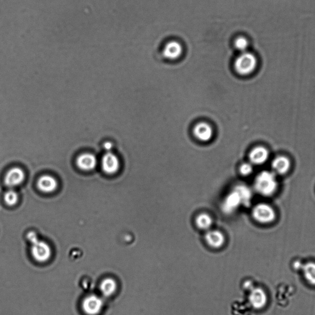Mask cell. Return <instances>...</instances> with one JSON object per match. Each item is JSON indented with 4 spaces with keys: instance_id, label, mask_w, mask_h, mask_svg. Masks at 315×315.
<instances>
[{
    "instance_id": "cell-1",
    "label": "cell",
    "mask_w": 315,
    "mask_h": 315,
    "mask_svg": "<svg viewBox=\"0 0 315 315\" xmlns=\"http://www.w3.org/2000/svg\"><path fill=\"white\" fill-rule=\"evenodd\" d=\"M278 183L276 174L273 171L259 172L255 179L254 189L257 193L264 197H271L277 191Z\"/></svg>"
},
{
    "instance_id": "cell-2",
    "label": "cell",
    "mask_w": 315,
    "mask_h": 315,
    "mask_svg": "<svg viewBox=\"0 0 315 315\" xmlns=\"http://www.w3.org/2000/svg\"><path fill=\"white\" fill-rule=\"evenodd\" d=\"M27 239L32 244V256L37 262L44 263L51 258L52 251L51 247L47 242L39 239L34 232L27 234Z\"/></svg>"
},
{
    "instance_id": "cell-3",
    "label": "cell",
    "mask_w": 315,
    "mask_h": 315,
    "mask_svg": "<svg viewBox=\"0 0 315 315\" xmlns=\"http://www.w3.org/2000/svg\"><path fill=\"white\" fill-rule=\"evenodd\" d=\"M257 66L256 56L251 52H242L237 57L235 62V69L237 74L241 76H249L254 72Z\"/></svg>"
},
{
    "instance_id": "cell-4",
    "label": "cell",
    "mask_w": 315,
    "mask_h": 315,
    "mask_svg": "<svg viewBox=\"0 0 315 315\" xmlns=\"http://www.w3.org/2000/svg\"><path fill=\"white\" fill-rule=\"evenodd\" d=\"M252 216L259 223L267 224L275 221L276 214L273 207L269 204L260 203L256 205L252 210Z\"/></svg>"
},
{
    "instance_id": "cell-5",
    "label": "cell",
    "mask_w": 315,
    "mask_h": 315,
    "mask_svg": "<svg viewBox=\"0 0 315 315\" xmlns=\"http://www.w3.org/2000/svg\"><path fill=\"white\" fill-rule=\"evenodd\" d=\"M104 301L97 295L92 294L85 297L82 302V309L87 315H97L101 313Z\"/></svg>"
},
{
    "instance_id": "cell-6",
    "label": "cell",
    "mask_w": 315,
    "mask_h": 315,
    "mask_svg": "<svg viewBox=\"0 0 315 315\" xmlns=\"http://www.w3.org/2000/svg\"><path fill=\"white\" fill-rule=\"evenodd\" d=\"M270 157L269 149L264 146H257L250 152L249 158L252 165L260 166L268 161Z\"/></svg>"
},
{
    "instance_id": "cell-7",
    "label": "cell",
    "mask_w": 315,
    "mask_h": 315,
    "mask_svg": "<svg viewBox=\"0 0 315 315\" xmlns=\"http://www.w3.org/2000/svg\"><path fill=\"white\" fill-rule=\"evenodd\" d=\"M291 159L285 156H278L275 158L272 161V171L275 174L281 175L287 174L291 169Z\"/></svg>"
},
{
    "instance_id": "cell-8",
    "label": "cell",
    "mask_w": 315,
    "mask_h": 315,
    "mask_svg": "<svg viewBox=\"0 0 315 315\" xmlns=\"http://www.w3.org/2000/svg\"><path fill=\"white\" fill-rule=\"evenodd\" d=\"M25 173L19 167H13L7 172L4 178L5 184L13 188L21 185L25 179Z\"/></svg>"
},
{
    "instance_id": "cell-9",
    "label": "cell",
    "mask_w": 315,
    "mask_h": 315,
    "mask_svg": "<svg viewBox=\"0 0 315 315\" xmlns=\"http://www.w3.org/2000/svg\"><path fill=\"white\" fill-rule=\"evenodd\" d=\"M119 161L116 155L107 152L102 158V166L104 171L108 174H114L118 171Z\"/></svg>"
},
{
    "instance_id": "cell-10",
    "label": "cell",
    "mask_w": 315,
    "mask_h": 315,
    "mask_svg": "<svg viewBox=\"0 0 315 315\" xmlns=\"http://www.w3.org/2000/svg\"><path fill=\"white\" fill-rule=\"evenodd\" d=\"M242 203L241 197L237 192L234 189V191L230 194L225 199L223 204H222V209L224 213L229 214L235 211L237 207Z\"/></svg>"
},
{
    "instance_id": "cell-11",
    "label": "cell",
    "mask_w": 315,
    "mask_h": 315,
    "mask_svg": "<svg viewBox=\"0 0 315 315\" xmlns=\"http://www.w3.org/2000/svg\"><path fill=\"white\" fill-rule=\"evenodd\" d=\"M57 181L50 175H44L39 179L37 187L40 191L45 194H51L57 188Z\"/></svg>"
},
{
    "instance_id": "cell-12",
    "label": "cell",
    "mask_w": 315,
    "mask_h": 315,
    "mask_svg": "<svg viewBox=\"0 0 315 315\" xmlns=\"http://www.w3.org/2000/svg\"><path fill=\"white\" fill-rule=\"evenodd\" d=\"M77 164L82 171H92L96 166L97 159L96 157L91 154H81L77 158Z\"/></svg>"
},
{
    "instance_id": "cell-13",
    "label": "cell",
    "mask_w": 315,
    "mask_h": 315,
    "mask_svg": "<svg viewBox=\"0 0 315 315\" xmlns=\"http://www.w3.org/2000/svg\"><path fill=\"white\" fill-rule=\"evenodd\" d=\"M183 48L180 42L171 41L167 42L163 49V55L166 59L176 60L181 57Z\"/></svg>"
},
{
    "instance_id": "cell-14",
    "label": "cell",
    "mask_w": 315,
    "mask_h": 315,
    "mask_svg": "<svg viewBox=\"0 0 315 315\" xmlns=\"http://www.w3.org/2000/svg\"><path fill=\"white\" fill-rule=\"evenodd\" d=\"M250 303L254 308L256 309H262L266 306L267 301V296L266 292L261 288H256L250 294Z\"/></svg>"
},
{
    "instance_id": "cell-15",
    "label": "cell",
    "mask_w": 315,
    "mask_h": 315,
    "mask_svg": "<svg viewBox=\"0 0 315 315\" xmlns=\"http://www.w3.org/2000/svg\"><path fill=\"white\" fill-rule=\"evenodd\" d=\"M212 129L208 124L201 122L197 124L194 129V134L199 141L206 142L209 141L212 136Z\"/></svg>"
},
{
    "instance_id": "cell-16",
    "label": "cell",
    "mask_w": 315,
    "mask_h": 315,
    "mask_svg": "<svg viewBox=\"0 0 315 315\" xmlns=\"http://www.w3.org/2000/svg\"><path fill=\"white\" fill-rule=\"evenodd\" d=\"M206 241L210 246L214 248H219L223 246L225 237L221 232L211 231L206 234Z\"/></svg>"
},
{
    "instance_id": "cell-17",
    "label": "cell",
    "mask_w": 315,
    "mask_h": 315,
    "mask_svg": "<svg viewBox=\"0 0 315 315\" xmlns=\"http://www.w3.org/2000/svg\"><path fill=\"white\" fill-rule=\"evenodd\" d=\"M117 284L116 280L111 277L102 280L100 285V290L105 297H111L116 292Z\"/></svg>"
},
{
    "instance_id": "cell-18",
    "label": "cell",
    "mask_w": 315,
    "mask_h": 315,
    "mask_svg": "<svg viewBox=\"0 0 315 315\" xmlns=\"http://www.w3.org/2000/svg\"><path fill=\"white\" fill-rule=\"evenodd\" d=\"M235 190L239 194L240 197H241L242 204L244 205V206L249 205L252 197L251 190L248 187L242 186V185L236 186Z\"/></svg>"
},
{
    "instance_id": "cell-19",
    "label": "cell",
    "mask_w": 315,
    "mask_h": 315,
    "mask_svg": "<svg viewBox=\"0 0 315 315\" xmlns=\"http://www.w3.org/2000/svg\"><path fill=\"white\" fill-rule=\"evenodd\" d=\"M304 275L310 284L315 286V263L309 262L304 266Z\"/></svg>"
},
{
    "instance_id": "cell-20",
    "label": "cell",
    "mask_w": 315,
    "mask_h": 315,
    "mask_svg": "<svg viewBox=\"0 0 315 315\" xmlns=\"http://www.w3.org/2000/svg\"><path fill=\"white\" fill-rule=\"evenodd\" d=\"M212 224V218L208 214H201L197 217L196 224L200 229H207L211 226Z\"/></svg>"
},
{
    "instance_id": "cell-21",
    "label": "cell",
    "mask_w": 315,
    "mask_h": 315,
    "mask_svg": "<svg viewBox=\"0 0 315 315\" xmlns=\"http://www.w3.org/2000/svg\"><path fill=\"white\" fill-rule=\"evenodd\" d=\"M18 194L16 192L12 191V190L7 191L4 196L5 202L9 206L16 205L17 201H18Z\"/></svg>"
},
{
    "instance_id": "cell-22",
    "label": "cell",
    "mask_w": 315,
    "mask_h": 315,
    "mask_svg": "<svg viewBox=\"0 0 315 315\" xmlns=\"http://www.w3.org/2000/svg\"><path fill=\"white\" fill-rule=\"evenodd\" d=\"M249 46V41L244 37H239L235 41V47L242 52H246Z\"/></svg>"
},
{
    "instance_id": "cell-23",
    "label": "cell",
    "mask_w": 315,
    "mask_h": 315,
    "mask_svg": "<svg viewBox=\"0 0 315 315\" xmlns=\"http://www.w3.org/2000/svg\"><path fill=\"white\" fill-rule=\"evenodd\" d=\"M239 172L242 176H249L253 172V166L251 162H246L241 165L239 168Z\"/></svg>"
},
{
    "instance_id": "cell-24",
    "label": "cell",
    "mask_w": 315,
    "mask_h": 315,
    "mask_svg": "<svg viewBox=\"0 0 315 315\" xmlns=\"http://www.w3.org/2000/svg\"><path fill=\"white\" fill-rule=\"evenodd\" d=\"M113 148V144L111 142H105L104 144V149L108 152H111V150Z\"/></svg>"
}]
</instances>
